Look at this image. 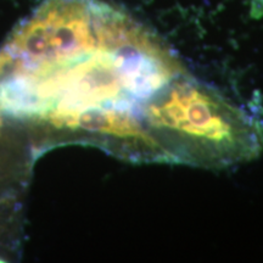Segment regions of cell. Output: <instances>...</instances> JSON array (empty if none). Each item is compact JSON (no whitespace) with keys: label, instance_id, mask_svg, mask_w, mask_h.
<instances>
[{"label":"cell","instance_id":"6da1fadb","mask_svg":"<svg viewBox=\"0 0 263 263\" xmlns=\"http://www.w3.org/2000/svg\"><path fill=\"white\" fill-rule=\"evenodd\" d=\"M184 72L153 32L108 3L44 0L0 48V112L78 130L99 114H143Z\"/></svg>","mask_w":263,"mask_h":263},{"label":"cell","instance_id":"7a4b0ae2","mask_svg":"<svg viewBox=\"0 0 263 263\" xmlns=\"http://www.w3.org/2000/svg\"><path fill=\"white\" fill-rule=\"evenodd\" d=\"M143 117L167 163L224 170L263 151L262 120L186 72L145 104Z\"/></svg>","mask_w":263,"mask_h":263},{"label":"cell","instance_id":"3957f363","mask_svg":"<svg viewBox=\"0 0 263 263\" xmlns=\"http://www.w3.org/2000/svg\"><path fill=\"white\" fill-rule=\"evenodd\" d=\"M251 15L255 18L263 17V0H251Z\"/></svg>","mask_w":263,"mask_h":263},{"label":"cell","instance_id":"277c9868","mask_svg":"<svg viewBox=\"0 0 263 263\" xmlns=\"http://www.w3.org/2000/svg\"><path fill=\"white\" fill-rule=\"evenodd\" d=\"M0 127H2V118H0Z\"/></svg>","mask_w":263,"mask_h":263}]
</instances>
